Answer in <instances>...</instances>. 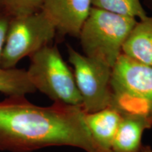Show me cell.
<instances>
[{
  "instance_id": "obj_1",
  "label": "cell",
  "mask_w": 152,
  "mask_h": 152,
  "mask_svg": "<svg viewBox=\"0 0 152 152\" xmlns=\"http://www.w3.org/2000/svg\"><path fill=\"white\" fill-rule=\"evenodd\" d=\"M61 146L113 152L94 141L81 107L58 102L39 106L26 96H11L0 102V151L32 152Z\"/></svg>"
},
{
  "instance_id": "obj_2",
  "label": "cell",
  "mask_w": 152,
  "mask_h": 152,
  "mask_svg": "<svg viewBox=\"0 0 152 152\" xmlns=\"http://www.w3.org/2000/svg\"><path fill=\"white\" fill-rule=\"evenodd\" d=\"M110 106L122 116L145 120L152 128V66L120 55L112 70Z\"/></svg>"
},
{
  "instance_id": "obj_3",
  "label": "cell",
  "mask_w": 152,
  "mask_h": 152,
  "mask_svg": "<svg viewBox=\"0 0 152 152\" xmlns=\"http://www.w3.org/2000/svg\"><path fill=\"white\" fill-rule=\"evenodd\" d=\"M137 19L92 7L78 38L83 54L113 68Z\"/></svg>"
},
{
  "instance_id": "obj_4",
  "label": "cell",
  "mask_w": 152,
  "mask_h": 152,
  "mask_svg": "<svg viewBox=\"0 0 152 152\" xmlns=\"http://www.w3.org/2000/svg\"><path fill=\"white\" fill-rule=\"evenodd\" d=\"M29 57L27 73L36 90L54 102L82 108L83 99L75 76L56 46L47 45Z\"/></svg>"
},
{
  "instance_id": "obj_5",
  "label": "cell",
  "mask_w": 152,
  "mask_h": 152,
  "mask_svg": "<svg viewBox=\"0 0 152 152\" xmlns=\"http://www.w3.org/2000/svg\"><path fill=\"white\" fill-rule=\"evenodd\" d=\"M52 23L42 11L12 16L1 58V68H16L22 58L49 45L56 35Z\"/></svg>"
},
{
  "instance_id": "obj_6",
  "label": "cell",
  "mask_w": 152,
  "mask_h": 152,
  "mask_svg": "<svg viewBox=\"0 0 152 152\" xmlns=\"http://www.w3.org/2000/svg\"><path fill=\"white\" fill-rule=\"evenodd\" d=\"M67 52L83 99V111L87 113H94L109 106L113 68L100 61L80 54L69 45H67Z\"/></svg>"
},
{
  "instance_id": "obj_7",
  "label": "cell",
  "mask_w": 152,
  "mask_h": 152,
  "mask_svg": "<svg viewBox=\"0 0 152 152\" xmlns=\"http://www.w3.org/2000/svg\"><path fill=\"white\" fill-rule=\"evenodd\" d=\"M92 7V0H44L41 11L56 33L78 38Z\"/></svg>"
},
{
  "instance_id": "obj_8",
  "label": "cell",
  "mask_w": 152,
  "mask_h": 152,
  "mask_svg": "<svg viewBox=\"0 0 152 152\" xmlns=\"http://www.w3.org/2000/svg\"><path fill=\"white\" fill-rule=\"evenodd\" d=\"M122 54L140 64L152 66V16L137 21L123 44Z\"/></svg>"
},
{
  "instance_id": "obj_9",
  "label": "cell",
  "mask_w": 152,
  "mask_h": 152,
  "mask_svg": "<svg viewBox=\"0 0 152 152\" xmlns=\"http://www.w3.org/2000/svg\"><path fill=\"white\" fill-rule=\"evenodd\" d=\"M122 115L111 106L94 113H85V122L94 141L101 147L109 151L111 149Z\"/></svg>"
},
{
  "instance_id": "obj_10",
  "label": "cell",
  "mask_w": 152,
  "mask_h": 152,
  "mask_svg": "<svg viewBox=\"0 0 152 152\" xmlns=\"http://www.w3.org/2000/svg\"><path fill=\"white\" fill-rule=\"evenodd\" d=\"M121 124L113 139V152H140L144 131L151 129L145 120L134 116H122Z\"/></svg>"
},
{
  "instance_id": "obj_11",
  "label": "cell",
  "mask_w": 152,
  "mask_h": 152,
  "mask_svg": "<svg viewBox=\"0 0 152 152\" xmlns=\"http://www.w3.org/2000/svg\"><path fill=\"white\" fill-rule=\"evenodd\" d=\"M36 91L26 70L0 69V92L8 96H26Z\"/></svg>"
},
{
  "instance_id": "obj_12",
  "label": "cell",
  "mask_w": 152,
  "mask_h": 152,
  "mask_svg": "<svg viewBox=\"0 0 152 152\" xmlns=\"http://www.w3.org/2000/svg\"><path fill=\"white\" fill-rule=\"evenodd\" d=\"M94 8L142 20L147 16L140 0H92Z\"/></svg>"
},
{
  "instance_id": "obj_13",
  "label": "cell",
  "mask_w": 152,
  "mask_h": 152,
  "mask_svg": "<svg viewBox=\"0 0 152 152\" xmlns=\"http://www.w3.org/2000/svg\"><path fill=\"white\" fill-rule=\"evenodd\" d=\"M44 0H0V6L10 16H18L41 11Z\"/></svg>"
},
{
  "instance_id": "obj_14",
  "label": "cell",
  "mask_w": 152,
  "mask_h": 152,
  "mask_svg": "<svg viewBox=\"0 0 152 152\" xmlns=\"http://www.w3.org/2000/svg\"><path fill=\"white\" fill-rule=\"evenodd\" d=\"M11 16L0 6V69L1 58Z\"/></svg>"
},
{
  "instance_id": "obj_15",
  "label": "cell",
  "mask_w": 152,
  "mask_h": 152,
  "mask_svg": "<svg viewBox=\"0 0 152 152\" xmlns=\"http://www.w3.org/2000/svg\"><path fill=\"white\" fill-rule=\"evenodd\" d=\"M140 152H152V148L149 145H143Z\"/></svg>"
}]
</instances>
